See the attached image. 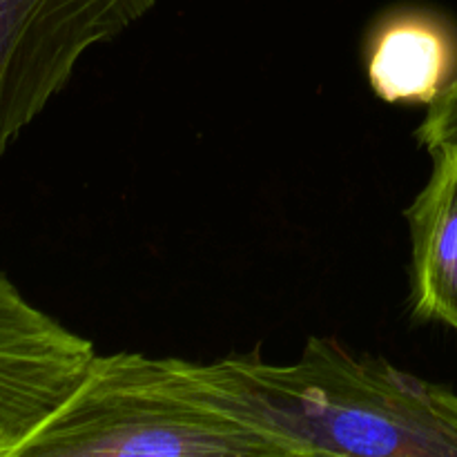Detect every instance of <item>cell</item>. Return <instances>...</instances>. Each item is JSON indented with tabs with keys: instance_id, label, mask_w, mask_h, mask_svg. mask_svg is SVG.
I'll list each match as a JSON object with an SVG mask.
<instances>
[{
	"instance_id": "obj_3",
	"label": "cell",
	"mask_w": 457,
	"mask_h": 457,
	"mask_svg": "<svg viewBox=\"0 0 457 457\" xmlns=\"http://www.w3.org/2000/svg\"><path fill=\"white\" fill-rule=\"evenodd\" d=\"M156 0H0V156L56 94L80 58L150 13Z\"/></svg>"
},
{
	"instance_id": "obj_1",
	"label": "cell",
	"mask_w": 457,
	"mask_h": 457,
	"mask_svg": "<svg viewBox=\"0 0 457 457\" xmlns=\"http://www.w3.org/2000/svg\"><path fill=\"white\" fill-rule=\"evenodd\" d=\"M22 457H295L221 360L94 355Z\"/></svg>"
},
{
	"instance_id": "obj_6",
	"label": "cell",
	"mask_w": 457,
	"mask_h": 457,
	"mask_svg": "<svg viewBox=\"0 0 457 457\" xmlns=\"http://www.w3.org/2000/svg\"><path fill=\"white\" fill-rule=\"evenodd\" d=\"M433 174L406 210L413 244L411 303L420 321L457 333V150L433 154Z\"/></svg>"
},
{
	"instance_id": "obj_2",
	"label": "cell",
	"mask_w": 457,
	"mask_h": 457,
	"mask_svg": "<svg viewBox=\"0 0 457 457\" xmlns=\"http://www.w3.org/2000/svg\"><path fill=\"white\" fill-rule=\"evenodd\" d=\"M221 364L295 457H457V393L333 337H311L290 364Z\"/></svg>"
},
{
	"instance_id": "obj_4",
	"label": "cell",
	"mask_w": 457,
	"mask_h": 457,
	"mask_svg": "<svg viewBox=\"0 0 457 457\" xmlns=\"http://www.w3.org/2000/svg\"><path fill=\"white\" fill-rule=\"evenodd\" d=\"M94 344L27 302L0 272V427L21 457L92 364Z\"/></svg>"
},
{
	"instance_id": "obj_5",
	"label": "cell",
	"mask_w": 457,
	"mask_h": 457,
	"mask_svg": "<svg viewBox=\"0 0 457 457\" xmlns=\"http://www.w3.org/2000/svg\"><path fill=\"white\" fill-rule=\"evenodd\" d=\"M370 89L391 105H431L457 76V29L428 9L386 13L366 45Z\"/></svg>"
},
{
	"instance_id": "obj_8",
	"label": "cell",
	"mask_w": 457,
	"mask_h": 457,
	"mask_svg": "<svg viewBox=\"0 0 457 457\" xmlns=\"http://www.w3.org/2000/svg\"><path fill=\"white\" fill-rule=\"evenodd\" d=\"M0 457H21V445L3 427H0Z\"/></svg>"
},
{
	"instance_id": "obj_7",
	"label": "cell",
	"mask_w": 457,
	"mask_h": 457,
	"mask_svg": "<svg viewBox=\"0 0 457 457\" xmlns=\"http://www.w3.org/2000/svg\"><path fill=\"white\" fill-rule=\"evenodd\" d=\"M415 137L431 154L440 150H457V76L428 105L427 119L422 120Z\"/></svg>"
}]
</instances>
